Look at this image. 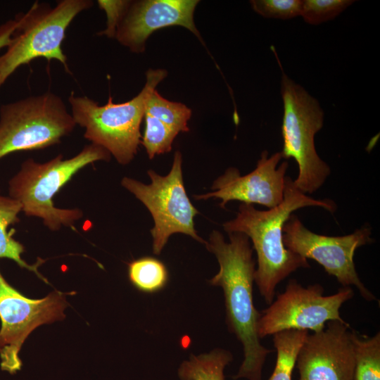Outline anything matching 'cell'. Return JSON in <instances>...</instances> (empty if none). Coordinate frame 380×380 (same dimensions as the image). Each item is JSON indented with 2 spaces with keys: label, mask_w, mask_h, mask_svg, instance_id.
<instances>
[{
  "label": "cell",
  "mask_w": 380,
  "mask_h": 380,
  "mask_svg": "<svg viewBox=\"0 0 380 380\" xmlns=\"http://www.w3.org/2000/svg\"><path fill=\"white\" fill-rule=\"evenodd\" d=\"M228 236L229 242L225 241L221 232L213 230L205 243L220 266L209 282L222 289L229 330L243 346L244 359L233 378L262 380L263 365L272 350L261 344L257 331L260 313L253 303L256 268L253 248L249 238L243 233L232 232Z\"/></svg>",
  "instance_id": "obj_1"
},
{
  "label": "cell",
  "mask_w": 380,
  "mask_h": 380,
  "mask_svg": "<svg viewBox=\"0 0 380 380\" xmlns=\"http://www.w3.org/2000/svg\"><path fill=\"white\" fill-rule=\"evenodd\" d=\"M309 206L334 213L336 203L329 199H315L299 191L293 180L285 177L284 199L277 207L260 210L241 203L234 219L223 224L227 233L240 232L253 243L257 254L255 282L260 295L270 305L277 285L300 268H309L308 260L288 250L283 242V227L295 210Z\"/></svg>",
  "instance_id": "obj_2"
},
{
  "label": "cell",
  "mask_w": 380,
  "mask_h": 380,
  "mask_svg": "<svg viewBox=\"0 0 380 380\" xmlns=\"http://www.w3.org/2000/svg\"><path fill=\"white\" fill-rule=\"evenodd\" d=\"M110 159L108 151L93 144L67 159L62 154L42 163L28 158L9 179L8 196L20 204L25 215L40 218L51 231H58L63 226L72 227L83 217L82 210L57 208L53 197L80 170L93 163Z\"/></svg>",
  "instance_id": "obj_3"
},
{
  "label": "cell",
  "mask_w": 380,
  "mask_h": 380,
  "mask_svg": "<svg viewBox=\"0 0 380 380\" xmlns=\"http://www.w3.org/2000/svg\"><path fill=\"white\" fill-rule=\"evenodd\" d=\"M167 75L164 69H149L141 91L128 101L115 103L110 96L101 106L86 96L72 91L68 99L76 125L84 129V137L91 144L105 148L121 165L129 163L141 143L140 126L145 105L158 84Z\"/></svg>",
  "instance_id": "obj_4"
},
{
  "label": "cell",
  "mask_w": 380,
  "mask_h": 380,
  "mask_svg": "<svg viewBox=\"0 0 380 380\" xmlns=\"http://www.w3.org/2000/svg\"><path fill=\"white\" fill-rule=\"evenodd\" d=\"M93 5L91 0H61L52 7L37 1L27 11L18 13L11 42L0 56V89L20 66L38 58L56 60L69 72L61 47L67 28L80 13Z\"/></svg>",
  "instance_id": "obj_5"
},
{
  "label": "cell",
  "mask_w": 380,
  "mask_h": 380,
  "mask_svg": "<svg viewBox=\"0 0 380 380\" xmlns=\"http://www.w3.org/2000/svg\"><path fill=\"white\" fill-rule=\"evenodd\" d=\"M281 94L284 114L281 125L282 158H293L298 167L295 186L304 194H313L331 173L319 156L315 136L323 126L324 112L317 100L282 71Z\"/></svg>",
  "instance_id": "obj_6"
},
{
  "label": "cell",
  "mask_w": 380,
  "mask_h": 380,
  "mask_svg": "<svg viewBox=\"0 0 380 380\" xmlns=\"http://www.w3.org/2000/svg\"><path fill=\"white\" fill-rule=\"evenodd\" d=\"M75 123L63 99L46 91L0 106V159L61 143Z\"/></svg>",
  "instance_id": "obj_7"
},
{
  "label": "cell",
  "mask_w": 380,
  "mask_h": 380,
  "mask_svg": "<svg viewBox=\"0 0 380 380\" xmlns=\"http://www.w3.org/2000/svg\"><path fill=\"white\" fill-rule=\"evenodd\" d=\"M182 158L180 151L175 153L173 163L165 176L148 170L151 179L148 184L125 177L121 185L148 208L154 226L151 229L153 237V251L159 255L169 237L175 233L190 236L194 239L206 243L194 227V217L198 213L189 198L184 185Z\"/></svg>",
  "instance_id": "obj_8"
},
{
  "label": "cell",
  "mask_w": 380,
  "mask_h": 380,
  "mask_svg": "<svg viewBox=\"0 0 380 380\" xmlns=\"http://www.w3.org/2000/svg\"><path fill=\"white\" fill-rule=\"evenodd\" d=\"M354 296L350 286H342L330 296H324L319 284L305 287L291 279L283 293L262 311L258 321L260 338L285 330H323L329 321L344 322L341 317L342 305Z\"/></svg>",
  "instance_id": "obj_9"
},
{
  "label": "cell",
  "mask_w": 380,
  "mask_h": 380,
  "mask_svg": "<svg viewBox=\"0 0 380 380\" xmlns=\"http://www.w3.org/2000/svg\"><path fill=\"white\" fill-rule=\"evenodd\" d=\"M371 234L367 224L344 236L319 234L309 230L297 215L292 214L283 227V242L290 251L315 260L342 286H355L363 298L372 301L377 298L361 281L354 262L356 249L374 241Z\"/></svg>",
  "instance_id": "obj_10"
},
{
  "label": "cell",
  "mask_w": 380,
  "mask_h": 380,
  "mask_svg": "<svg viewBox=\"0 0 380 380\" xmlns=\"http://www.w3.org/2000/svg\"><path fill=\"white\" fill-rule=\"evenodd\" d=\"M65 295L50 293L40 299L23 296L12 286L0 271V366L2 371L14 374L22 367L21 347L37 327L65 318Z\"/></svg>",
  "instance_id": "obj_11"
},
{
  "label": "cell",
  "mask_w": 380,
  "mask_h": 380,
  "mask_svg": "<svg viewBox=\"0 0 380 380\" xmlns=\"http://www.w3.org/2000/svg\"><path fill=\"white\" fill-rule=\"evenodd\" d=\"M281 158L280 152L268 157V152L265 150L252 172L241 175L237 168L230 167L214 181L211 186L213 191L194 195V198L198 201L220 198L222 208L232 201L260 204L268 209L277 207L284 199L286 172L289 167L286 160L277 167Z\"/></svg>",
  "instance_id": "obj_12"
},
{
  "label": "cell",
  "mask_w": 380,
  "mask_h": 380,
  "mask_svg": "<svg viewBox=\"0 0 380 380\" xmlns=\"http://www.w3.org/2000/svg\"><path fill=\"white\" fill-rule=\"evenodd\" d=\"M350 325L328 322L307 336L297 355L299 380H355V357Z\"/></svg>",
  "instance_id": "obj_13"
},
{
  "label": "cell",
  "mask_w": 380,
  "mask_h": 380,
  "mask_svg": "<svg viewBox=\"0 0 380 380\" xmlns=\"http://www.w3.org/2000/svg\"><path fill=\"white\" fill-rule=\"evenodd\" d=\"M198 0L132 1L120 23L115 39L132 52L145 51L146 42L156 30L182 26L191 31L204 45L194 21Z\"/></svg>",
  "instance_id": "obj_14"
},
{
  "label": "cell",
  "mask_w": 380,
  "mask_h": 380,
  "mask_svg": "<svg viewBox=\"0 0 380 380\" xmlns=\"http://www.w3.org/2000/svg\"><path fill=\"white\" fill-rule=\"evenodd\" d=\"M20 212V204L8 196L2 195L0 190V258L13 260L18 266L34 272L39 278L47 283L37 270L43 260L39 259L34 265L27 263L21 256L25 251L23 245L13 238L15 230L8 229L10 226L20 221L18 215Z\"/></svg>",
  "instance_id": "obj_15"
},
{
  "label": "cell",
  "mask_w": 380,
  "mask_h": 380,
  "mask_svg": "<svg viewBox=\"0 0 380 380\" xmlns=\"http://www.w3.org/2000/svg\"><path fill=\"white\" fill-rule=\"evenodd\" d=\"M232 360V353L221 348L191 355L181 364L178 376L181 380H224V369Z\"/></svg>",
  "instance_id": "obj_16"
},
{
  "label": "cell",
  "mask_w": 380,
  "mask_h": 380,
  "mask_svg": "<svg viewBox=\"0 0 380 380\" xmlns=\"http://www.w3.org/2000/svg\"><path fill=\"white\" fill-rule=\"evenodd\" d=\"M308 334L306 330H285L273 334L277 360L268 380H292L297 355Z\"/></svg>",
  "instance_id": "obj_17"
},
{
  "label": "cell",
  "mask_w": 380,
  "mask_h": 380,
  "mask_svg": "<svg viewBox=\"0 0 380 380\" xmlns=\"http://www.w3.org/2000/svg\"><path fill=\"white\" fill-rule=\"evenodd\" d=\"M355 357V380H380V332L361 338L351 331Z\"/></svg>",
  "instance_id": "obj_18"
},
{
  "label": "cell",
  "mask_w": 380,
  "mask_h": 380,
  "mask_svg": "<svg viewBox=\"0 0 380 380\" xmlns=\"http://www.w3.org/2000/svg\"><path fill=\"white\" fill-rule=\"evenodd\" d=\"M128 277L138 290L145 293H155L166 285L168 272L160 260L153 257H143L129 264Z\"/></svg>",
  "instance_id": "obj_19"
},
{
  "label": "cell",
  "mask_w": 380,
  "mask_h": 380,
  "mask_svg": "<svg viewBox=\"0 0 380 380\" xmlns=\"http://www.w3.org/2000/svg\"><path fill=\"white\" fill-rule=\"evenodd\" d=\"M144 115L157 118L179 133L189 130L187 123L191 116V110L182 103L167 100L156 89L146 101Z\"/></svg>",
  "instance_id": "obj_20"
},
{
  "label": "cell",
  "mask_w": 380,
  "mask_h": 380,
  "mask_svg": "<svg viewBox=\"0 0 380 380\" xmlns=\"http://www.w3.org/2000/svg\"><path fill=\"white\" fill-rule=\"evenodd\" d=\"M145 129L141 144L150 159L170 152L175 138L179 132L157 118L144 115Z\"/></svg>",
  "instance_id": "obj_21"
},
{
  "label": "cell",
  "mask_w": 380,
  "mask_h": 380,
  "mask_svg": "<svg viewBox=\"0 0 380 380\" xmlns=\"http://www.w3.org/2000/svg\"><path fill=\"white\" fill-rule=\"evenodd\" d=\"M354 1L351 0H303L300 15L311 25H319L338 15Z\"/></svg>",
  "instance_id": "obj_22"
},
{
  "label": "cell",
  "mask_w": 380,
  "mask_h": 380,
  "mask_svg": "<svg viewBox=\"0 0 380 380\" xmlns=\"http://www.w3.org/2000/svg\"><path fill=\"white\" fill-rule=\"evenodd\" d=\"M252 8L265 18L290 19L300 15L301 0H252Z\"/></svg>",
  "instance_id": "obj_23"
},
{
  "label": "cell",
  "mask_w": 380,
  "mask_h": 380,
  "mask_svg": "<svg viewBox=\"0 0 380 380\" xmlns=\"http://www.w3.org/2000/svg\"><path fill=\"white\" fill-rule=\"evenodd\" d=\"M132 1L128 0H99L97 4L106 14V27L97 33L108 38H115L117 28L126 13Z\"/></svg>",
  "instance_id": "obj_24"
},
{
  "label": "cell",
  "mask_w": 380,
  "mask_h": 380,
  "mask_svg": "<svg viewBox=\"0 0 380 380\" xmlns=\"http://www.w3.org/2000/svg\"><path fill=\"white\" fill-rule=\"evenodd\" d=\"M17 26V21L14 19L7 20L0 25V49L7 47L11 40L12 34Z\"/></svg>",
  "instance_id": "obj_25"
}]
</instances>
